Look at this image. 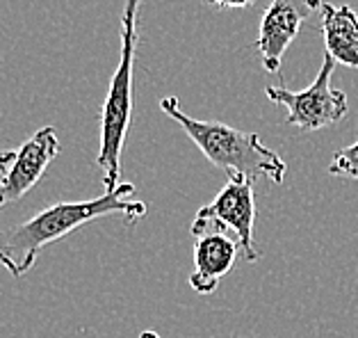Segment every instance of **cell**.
<instances>
[{"label": "cell", "instance_id": "1", "mask_svg": "<svg viewBox=\"0 0 358 338\" xmlns=\"http://www.w3.org/2000/svg\"><path fill=\"white\" fill-rule=\"evenodd\" d=\"M133 192V183H121L117 190L106 192L99 199L62 202L48 206L46 211L37 213L28 222H23L0 236V265L14 279H21L34 267L43 247L66 238L69 233L83 229L85 224L112 218V215H119L126 224H135L146 215L148 206L144 202H133L130 199Z\"/></svg>", "mask_w": 358, "mask_h": 338}, {"label": "cell", "instance_id": "2", "mask_svg": "<svg viewBox=\"0 0 358 338\" xmlns=\"http://www.w3.org/2000/svg\"><path fill=\"white\" fill-rule=\"evenodd\" d=\"M160 110L173 119L196 144V149L210 160L217 169L226 171L229 181H251L265 176L272 183H283L287 164L285 160L260 142L256 133H244L222 121H201L185 115L176 97L160 101Z\"/></svg>", "mask_w": 358, "mask_h": 338}, {"label": "cell", "instance_id": "3", "mask_svg": "<svg viewBox=\"0 0 358 338\" xmlns=\"http://www.w3.org/2000/svg\"><path fill=\"white\" fill-rule=\"evenodd\" d=\"M144 0H126L121 12L119 64L110 78V90L101 108V146L96 164L103 171L106 192L121 185V155L133 119V76L139 44V12Z\"/></svg>", "mask_w": 358, "mask_h": 338}, {"label": "cell", "instance_id": "4", "mask_svg": "<svg viewBox=\"0 0 358 338\" xmlns=\"http://www.w3.org/2000/svg\"><path fill=\"white\" fill-rule=\"evenodd\" d=\"M336 62L329 55H324L315 80L310 83V87L301 92H290L285 87H265L267 99L274 106L287 108V124L296 126L303 133H315L327 126H334L338 121H343L349 103L347 94L331 87V78H334Z\"/></svg>", "mask_w": 358, "mask_h": 338}, {"label": "cell", "instance_id": "5", "mask_svg": "<svg viewBox=\"0 0 358 338\" xmlns=\"http://www.w3.org/2000/svg\"><path fill=\"white\" fill-rule=\"evenodd\" d=\"M253 227H256L253 183L251 181H229L210 204L199 208L189 231L194 238L208 229L231 231L240 245V256L247 263H253L260 258L253 245Z\"/></svg>", "mask_w": 358, "mask_h": 338}, {"label": "cell", "instance_id": "6", "mask_svg": "<svg viewBox=\"0 0 358 338\" xmlns=\"http://www.w3.org/2000/svg\"><path fill=\"white\" fill-rule=\"evenodd\" d=\"M322 0H272L260 19L256 50L263 57L265 71L276 73L281 69L285 50L296 39L303 21L322 10Z\"/></svg>", "mask_w": 358, "mask_h": 338}, {"label": "cell", "instance_id": "7", "mask_svg": "<svg viewBox=\"0 0 358 338\" xmlns=\"http://www.w3.org/2000/svg\"><path fill=\"white\" fill-rule=\"evenodd\" d=\"M59 140L53 126H43L16 149V158L0 178V208L19 202L41 181L48 164L57 158Z\"/></svg>", "mask_w": 358, "mask_h": 338}, {"label": "cell", "instance_id": "8", "mask_svg": "<svg viewBox=\"0 0 358 338\" xmlns=\"http://www.w3.org/2000/svg\"><path fill=\"white\" fill-rule=\"evenodd\" d=\"M240 245L226 231L208 229L196 236L194 245V272L189 274V286L199 295H210L220 281L238 263Z\"/></svg>", "mask_w": 358, "mask_h": 338}, {"label": "cell", "instance_id": "9", "mask_svg": "<svg viewBox=\"0 0 358 338\" xmlns=\"http://www.w3.org/2000/svg\"><path fill=\"white\" fill-rule=\"evenodd\" d=\"M327 55L336 64L358 69V14L349 5H322Z\"/></svg>", "mask_w": 358, "mask_h": 338}, {"label": "cell", "instance_id": "10", "mask_svg": "<svg viewBox=\"0 0 358 338\" xmlns=\"http://www.w3.org/2000/svg\"><path fill=\"white\" fill-rule=\"evenodd\" d=\"M329 174L340 176V178L358 181V142L336 151L334 160H331V164H329Z\"/></svg>", "mask_w": 358, "mask_h": 338}, {"label": "cell", "instance_id": "11", "mask_svg": "<svg viewBox=\"0 0 358 338\" xmlns=\"http://www.w3.org/2000/svg\"><path fill=\"white\" fill-rule=\"evenodd\" d=\"M208 5L217 7V10H244L253 0H206Z\"/></svg>", "mask_w": 358, "mask_h": 338}, {"label": "cell", "instance_id": "12", "mask_svg": "<svg viewBox=\"0 0 358 338\" xmlns=\"http://www.w3.org/2000/svg\"><path fill=\"white\" fill-rule=\"evenodd\" d=\"M14 158H16V151H12V149L0 151V176H3L7 169H10V164H12Z\"/></svg>", "mask_w": 358, "mask_h": 338}, {"label": "cell", "instance_id": "13", "mask_svg": "<svg viewBox=\"0 0 358 338\" xmlns=\"http://www.w3.org/2000/svg\"><path fill=\"white\" fill-rule=\"evenodd\" d=\"M137 338H162V336L158 332H142Z\"/></svg>", "mask_w": 358, "mask_h": 338}]
</instances>
